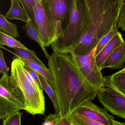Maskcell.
Masks as SVG:
<instances>
[{"label": "cell", "mask_w": 125, "mask_h": 125, "mask_svg": "<svg viewBox=\"0 0 125 125\" xmlns=\"http://www.w3.org/2000/svg\"><path fill=\"white\" fill-rule=\"evenodd\" d=\"M54 125H71L68 121L67 118H64L61 116Z\"/></svg>", "instance_id": "f546056e"}, {"label": "cell", "mask_w": 125, "mask_h": 125, "mask_svg": "<svg viewBox=\"0 0 125 125\" xmlns=\"http://www.w3.org/2000/svg\"><path fill=\"white\" fill-rule=\"evenodd\" d=\"M23 113L16 112L3 120V125H21V119Z\"/></svg>", "instance_id": "d4e9b609"}, {"label": "cell", "mask_w": 125, "mask_h": 125, "mask_svg": "<svg viewBox=\"0 0 125 125\" xmlns=\"http://www.w3.org/2000/svg\"><path fill=\"white\" fill-rule=\"evenodd\" d=\"M4 16L8 20H18L25 23L27 22L29 19L27 13L21 6L18 0H13L10 9Z\"/></svg>", "instance_id": "5bb4252c"}, {"label": "cell", "mask_w": 125, "mask_h": 125, "mask_svg": "<svg viewBox=\"0 0 125 125\" xmlns=\"http://www.w3.org/2000/svg\"><path fill=\"white\" fill-rule=\"evenodd\" d=\"M9 68L7 67L4 57L3 53L1 50H0V73L5 75H8Z\"/></svg>", "instance_id": "4316f807"}, {"label": "cell", "mask_w": 125, "mask_h": 125, "mask_svg": "<svg viewBox=\"0 0 125 125\" xmlns=\"http://www.w3.org/2000/svg\"><path fill=\"white\" fill-rule=\"evenodd\" d=\"M113 125H125V122H121L114 120L113 123Z\"/></svg>", "instance_id": "1f68e13d"}, {"label": "cell", "mask_w": 125, "mask_h": 125, "mask_svg": "<svg viewBox=\"0 0 125 125\" xmlns=\"http://www.w3.org/2000/svg\"><path fill=\"white\" fill-rule=\"evenodd\" d=\"M118 20L114 21L108 32L104 35L101 39L95 48V57L99 54L105 46L111 40L115 34L118 32V27L117 26Z\"/></svg>", "instance_id": "ac0fdd59"}, {"label": "cell", "mask_w": 125, "mask_h": 125, "mask_svg": "<svg viewBox=\"0 0 125 125\" xmlns=\"http://www.w3.org/2000/svg\"><path fill=\"white\" fill-rule=\"evenodd\" d=\"M9 76L3 74L0 79V118L3 120L16 112L26 109L25 101L11 89Z\"/></svg>", "instance_id": "8992f818"}, {"label": "cell", "mask_w": 125, "mask_h": 125, "mask_svg": "<svg viewBox=\"0 0 125 125\" xmlns=\"http://www.w3.org/2000/svg\"><path fill=\"white\" fill-rule=\"evenodd\" d=\"M112 83L125 94V73L122 70L109 76Z\"/></svg>", "instance_id": "603a6c76"}, {"label": "cell", "mask_w": 125, "mask_h": 125, "mask_svg": "<svg viewBox=\"0 0 125 125\" xmlns=\"http://www.w3.org/2000/svg\"><path fill=\"white\" fill-rule=\"evenodd\" d=\"M40 81L42 86L43 89L44 90L47 94L53 104L55 111V113L59 114V109L54 90L52 86L43 76L39 74Z\"/></svg>", "instance_id": "44dd1931"}, {"label": "cell", "mask_w": 125, "mask_h": 125, "mask_svg": "<svg viewBox=\"0 0 125 125\" xmlns=\"http://www.w3.org/2000/svg\"><path fill=\"white\" fill-rule=\"evenodd\" d=\"M45 0L51 18L55 41L69 24L73 0Z\"/></svg>", "instance_id": "5b68a950"}, {"label": "cell", "mask_w": 125, "mask_h": 125, "mask_svg": "<svg viewBox=\"0 0 125 125\" xmlns=\"http://www.w3.org/2000/svg\"><path fill=\"white\" fill-rule=\"evenodd\" d=\"M71 125H105L74 112L67 117Z\"/></svg>", "instance_id": "d6986e66"}, {"label": "cell", "mask_w": 125, "mask_h": 125, "mask_svg": "<svg viewBox=\"0 0 125 125\" xmlns=\"http://www.w3.org/2000/svg\"><path fill=\"white\" fill-rule=\"evenodd\" d=\"M0 47L9 51L14 55L16 58H21L27 60L34 61L38 62L42 65L45 66V65L38 58L35 52L32 50H25L23 48H13L14 51V52L6 48L1 46H0Z\"/></svg>", "instance_id": "2e32d148"}, {"label": "cell", "mask_w": 125, "mask_h": 125, "mask_svg": "<svg viewBox=\"0 0 125 125\" xmlns=\"http://www.w3.org/2000/svg\"><path fill=\"white\" fill-rule=\"evenodd\" d=\"M24 66L25 69L30 73V75L32 76L34 81L37 83L38 85L40 87V88L43 89L42 86V83H41V81H40L39 74L37 72L32 69L29 66H28L25 63H24Z\"/></svg>", "instance_id": "484cf974"}, {"label": "cell", "mask_w": 125, "mask_h": 125, "mask_svg": "<svg viewBox=\"0 0 125 125\" xmlns=\"http://www.w3.org/2000/svg\"><path fill=\"white\" fill-rule=\"evenodd\" d=\"M74 112L105 125H113L114 117L105 109L101 108L88 101L82 104Z\"/></svg>", "instance_id": "30bf717a"}, {"label": "cell", "mask_w": 125, "mask_h": 125, "mask_svg": "<svg viewBox=\"0 0 125 125\" xmlns=\"http://www.w3.org/2000/svg\"><path fill=\"white\" fill-rule=\"evenodd\" d=\"M7 46L12 49L20 48L25 50H30L20 42L15 39V38L0 31V46Z\"/></svg>", "instance_id": "ffe728a7"}, {"label": "cell", "mask_w": 125, "mask_h": 125, "mask_svg": "<svg viewBox=\"0 0 125 125\" xmlns=\"http://www.w3.org/2000/svg\"><path fill=\"white\" fill-rule=\"evenodd\" d=\"M125 18V0H121L117 25H119Z\"/></svg>", "instance_id": "f1b7e54d"}, {"label": "cell", "mask_w": 125, "mask_h": 125, "mask_svg": "<svg viewBox=\"0 0 125 125\" xmlns=\"http://www.w3.org/2000/svg\"><path fill=\"white\" fill-rule=\"evenodd\" d=\"M125 62V41L113 51L100 68L101 70L105 68L121 69Z\"/></svg>", "instance_id": "8fae6325"}, {"label": "cell", "mask_w": 125, "mask_h": 125, "mask_svg": "<svg viewBox=\"0 0 125 125\" xmlns=\"http://www.w3.org/2000/svg\"><path fill=\"white\" fill-rule=\"evenodd\" d=\"M95 48L87 55H74L76 62L81 73L93 86L99 90L103 85V77L101 70L95 60Z\"/></svg>", "instance_id": "ba28073f"}, {"label": "cell", "mask_w": 125, "mask_h": 125, "mask_svg": "<svg viewBox=\"0 0 125 125\" xmlns=\"http://www.w3.org/2000/svg\"><path fill=\"white\" fill-rule=\"evenodd\" d=\"M124 42L122 34L119 31L95 57L96 62L99 67L105 61L113 51L122 44Z\"/></svg>", "instance_id": "7c38bea8"}, {"label": "cell", "mask_w": 125, "mask_h": 125, "mask_svg": "<svg viewBox=\"0 0 125 125\" xmlns=\"http://www.w3.org/2000/svg\"><path fill=\"white\" fill-rule=\"evenodd\" d=\"M10 1H11V3H12V1H13V0H10Z\"/></svg>", "instance_id": "836d02e7"}, {"label": "cell", "mask_w": 125, "mask_h": 125, "mask_svg": "<svg viewBox=\"0 0 125 125\" xmlns=\"http://www.w3.org/2000/svg\"><path fill=\"white\" fill-rule=\"evenodd\" d=\"M117 26H118V28L122 29L123 31H125V18L123 21H122V22L119 25H117Z\"/></svg>", "instance_id": "4dcf8cb0"}, {"label": "cell", "mask_w": 125, "mask_h": 125, "mask_svg": "<svg viewBox=\"0 0 125 125\" xmlns=\"http://www.w3.org/2000/svg\"><path fill=\"white\" fill-rule=\"evenodd\" d=\"M121 0H103L100 16L92 20L89 30L82 36L73 50L76 55H87L97 45L102 37L118 20Z\"/></svg>", "instance_id": "3957f363"}, {"label": "cell", "mask_w": 125, "mask_h": 125, "mask_svg": "<svg viewBox=\"0 0 125 125\" xmlns=\"http://www.w3.org/2000/svg\"><path fill=\"white\" fill-rule=\"evenodd\" d=\"M23 28L25 31L27 37L32 40L35 41L39 45L45 58L48 59L50 55L48 53L45 49L44 42L37 29L36 28L33 21L30 18H29L28 21L26 23L24 26L23 27Z\"/></svg>", "instance_id": "4fadbf2b"}, {"label": "cell", "mask_w": 125, "mask_h": 125, "mask_svg": "<svg viewBox=\"0 0 125 125\" xmlns=\"http://www.w3.org/2000/svg\"><path fill=\"white\" fill-rule=\"evenodd\" d=\"M48 60L59 114L68 117L82 104L95 98L98 90L80 70L72 51L53 52Z\"/></svg>", "instance_id": "6da1fadb"}, {"label": "cell", "mask_w": 125, "mask_h": 125, "mask_svg": "<svg viewBox=\"0 0 125 125\" xmlns=\"http://www.w3.org/2000/svg\"><path fill=\"white\" fill-rule=\"evenodd\" d=\"M122 70V71H123V72H124V73H125V68H123V69H122V70Z\"/></svg>", "instance_id": "d6a6232c"}, {"label": "cell", "mask_w": 125, "mask_h": 125, "mask_svg": "<svg viewBox=\"0 0 125 125\" xmlns=\"http://www.w3.org/2000/svg\"><path fill=\"white\" fill-rule=\"evenodd\" d=\"M18 58L22 60L25 64L44 77L49 83L52 86L53 84V75L49 68H47L46 66H44L34 61L27 60L21 58Z\"/></svg>", "instance_id": "9a60e30c"}, {"label": "cell", "mask_w": 125, "mask_h": 125, "mask_svg": "<svg viewBox=\"0 0 125 125\" xmlns=\"http://www.w3.org/2000/svg\"><path fill=\"white\" fill-rule=\"evenodd\" d=\"M92 20L97 18L101 13L103 0H86Z\"/></svg>", "instance_id": "7402d4cb"}, {"label": "cell", "mask_w": 125, "mask_h": 125, "mask_svg": "<svg viewBox=\"0 0 125 125\" xmlns=\"http://www.w3.org/2000/svg\"><path fill=\"white\" fill-rule=\"evenodd\" d=\"M97 97L107 111L125 120V98L122 95L111 87L102 86Z\"/></svg>", "instance_id": "9c48e42d"}, {"label": "cell", "mask_w": 125, "mask_h": 125, "mask_svg": "<svg viewBox=\"0 0 125 125\" xmlns=\"http://www.w3.org/2000/svg\"><path fill=\"white\" fill-rule=\"evenodd\" d=\"M0 31L14 38L20 37L17 25L10 22L2 14L0 15Z\"/></svg>", "instance_id": "e0dca14e"}, {"label": "cell", "mask_w": 125, "mask_h": 125, "mask_svg": "<svg viewBox=\"0 0 125 125\" xmlns=\"http://www.w3.org/2000/svg\"><path fill=\"white\" fill-rule=\"evenodd\" d=\"M24 63L15 57L11 63L9 84L15 94L25 103V111L32 115H44L45 101L43 90H39L34 87L27 78Z\"/></svg>", "instance_id": "277c9868"}, {"label": "cell", "mask_w": 125, "mask_h": 125, "mask_svg": "<svg viewBox=\"0 0 125 125\" xmlns=\"http://www.w3.org/2000/svg\"><path fill=\"white\" fill-rule=\"evenodd\" d=\"M24 10L27 13L29 18L34 22V6L35 0H18Z\"/></svg>", "instance_id": "cb8c5ba5"}, {"label": "cell", "mask_w": 125, "mask_h": 125, "mask_svg": "<svg viewBox=\"0 0 125 125\" xmlns=\"http://www.w3.org/2000/svg\"><path fill=\"white\" fill-rule=\"evenodd\" d=\"M92 22L86 0H73L69 24L51 45L53 52L64 53L73 51Z\"/></svg>", "instance_id": "7a4b0ae2"}, {"label": "cell", "mask_w": 125, "mask_h": 125, "mask_svg": "<svg viewBox=\"0 0 125 125\" xmlns=\"http://www.w3.org/2000/svg\"><path fill=\"white\" fill-rule=\"evenodd\" d=\"M34 23L42 38L45 47L54 42L51 18L45 0H35L34 6Z\"/></svg>", "instance_id": "52a82bcc"}, {"label": "cell", "mask_w": 125, "mask_h": 125, "mask_svg": "<svg viewBox=\"0 0 125 125\" xmlns=\"http://www.w3.org/2000/svg\"><path fill=\"white\" fill-rule=\"evenodd\" d=\"M103 86L108 87H111L112 89H114V90H116L117 92L122 95L123 97L125 98V94L119 90L117 89L114 84L112 83L111 82L109 79V76L106 77H103Z\"/></svg>", "instance_id": "83f0119b"}]
</instances>
